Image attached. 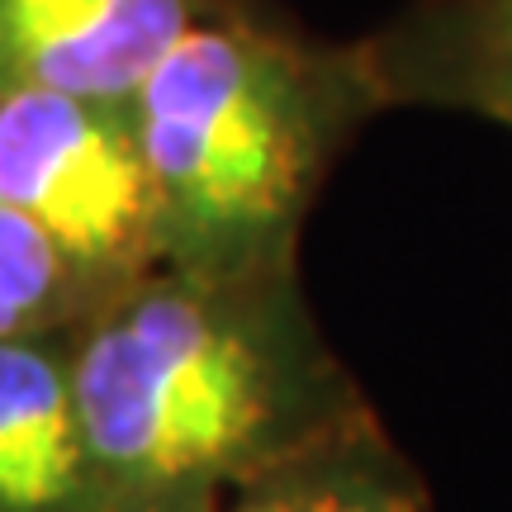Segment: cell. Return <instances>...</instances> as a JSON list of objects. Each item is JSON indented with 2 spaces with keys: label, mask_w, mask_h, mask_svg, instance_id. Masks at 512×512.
<instances>
[{
  "label": "cell",
  "mask_w": 512,
  "mask_h": 512,
  "mask_svg": "<svg viewBox=\"0 0 512 512\" xmlns=\"http://www.w3.org/2000/svg\"><path fill=\"white\" fill-rule=\"evenodd\" d=\"M356 48L384 114L451 110L512 133V0H403Z\"/></svg>",
  "instance_id": "5b68a950"
},
{
  "label": "cell",
  "mask_w": 512,
  "mask_h": 512,
  "mask_svg": "<svg viewBox=\"0 0 512 512\" xmlns=\"http://www.w3.org/2000/svg\"><path fill=\"white\" fill-rule=\"evenodd\" d=\"M0 512H95L72 328L0 342Z\"/></svg>",
  "instance_id": "8992f818"
},
{
  "label": "cell",
  "mask_w": 512,
  "mask_h": 512,
  "mask_svg": "<svg viewBox=\"0 0 512 512\" xmlns=\"http://www.w3.org/2000/svg\"><path fill=\"white\" fill-rule=\"evenodd\" d=\"M214 512H432L427 484L375 408L242 484Z\"/></svg>",
  "instance_id": "52a82bcc"
},
{
  "label": "cell",
  "mask_w": 512,
  "mask_h": 512,
  "mask_svg": "<svg viewBox=\"0 0 512 512\" xmlns=\"http://www.w3.org/2000/svg\"><path fill=\"white\" fill-rule=\"evenodd\" d=\"M214 0H0V86L128 100Z\"/></svg>",
  "instance_id": "277c9868"
},
{
  "label": "cell",
  "mask_w": 512,
  "mask_h": 512,
  "mask_svg": "<svg viewBox=\"0 0 512 512\" xmlns=\"http://www.w3.org/2000/svg\"><path fill=\"white\" fill-rule=\"evenodd\" d=\"M95 512H214L370 403L299 290V266H147L72 328Z\"/></svg>",
  "instance_id": "6da1fadb"
},
{
  "label": "cell",
  "mask_w": 512,
  "mask_h": 512,
  "mask_svg": "<svg viewBox=\"0 0 512 512\" xmlns=\"http://www.w3.org/2000/svg\"><path fill=\"white\" fill-rule=\"evenodd\" d=\"M0 204L38 223L105 290L157 266L128 100L0 86Z\"/></svg>",
  "instance_id": "3957f363"
},
{
  "label": "cell",
  "mask_w": 512,
  "mask_h": 512,
  "mask_svg": "<svg viewBox=\"0 0 512 512\" xmlns=\"http://www.w3.org/2000/svg\"><path fill=\"white\" fill-rule=\"evenodd\" d=\"M157 261L247 275L299 266L323 181L380 100L356 38H318L275 0H214L128 95Z\"/></svg>",
  "instance_id": "7a4b0ae2"
},
{
  "label": "cell",
  "mask_w": 512,
  "mask_h": 512,
  "mask_svg": "<svg viewBox=\"0 0 512 512\" xmlns=\"http://www.w3.org/2000/svg\"><path fill=\"white\" fill-rule=\"evenodd\" d=\"M105 294L38 223L0 204V342L76 328Z\"/></svg>",
  "instance_id": "ba28073f"
}]
</instances>
